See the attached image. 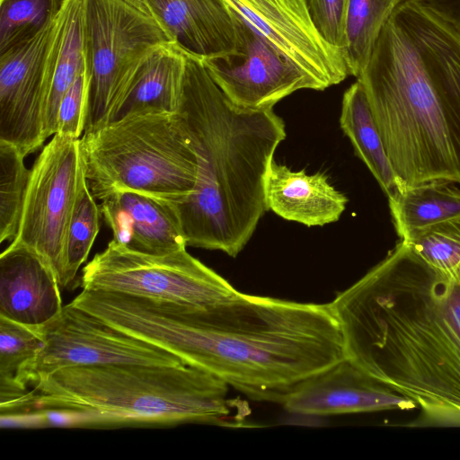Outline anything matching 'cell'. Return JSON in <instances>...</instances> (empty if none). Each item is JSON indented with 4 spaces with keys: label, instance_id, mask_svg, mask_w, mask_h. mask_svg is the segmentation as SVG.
<instances>
[{
    "label": "cell",
    "instance_id": "484cf974",
    "mask_svg": "<svg viewBox=\"0 0 460 460\" xmlns=\"http://www.w3.org/2000/svg\"><path fill=\"white\" fill-rule=\"evenodd\" d=\"M101 215L100 207L85 181L69 226L63 288L74 280L80 266L86 261L100 230Z\"/></svg>",
    "mask_w": 460,
    "mask_h": 460
},
{
    "label": "cell",
    "instance_id": "e0dca14e",
    "mask_svg": "<svg viewBox=\"0 0 460 460\" xmlns=\"http://www.w3.org/2000/svg\"><path fill=\"white\" fill-rule=\"evenodd\" d=\"M100 201L101 214L113 239L127 247L154 255L187 248L172 203L130 190L111 193Z\"/></svg>",
    "mask_w": 460,
    "mask_h": 460
},
{
    "label": "cell",
    "instance_id": "7c38bea8",
    "mask_svg": "<svg viewBox=\"0 0 460 460\" xmlns=\"http://www.w3.org/2000/svg\"><path fill=\"white\" fill-rule=\"evenodd\" d=\"M282 57L311 77L323 91L348 75L342 53L321 36L307 0H223Z\"/></svg>",
    "mask_w": 460,
    "mask_h": 460
},
{
    "label": "cell",
    "instance_id": "44dd1931",
    "mask_svg": "<svg viewBox=\"0 0 460 460\" xmlns=\"http://www.w3.org/2000/svg\"><path fill=\"white\" fill-rule=\"evenodd\" d=\"M340 125L349 138L356 155L388 196L397 185L396 175L374 119L367 94L358 80L343 94Z\"/></svg>",
    "mask_w": 460,
    "mask_h": 460
},
{
    "label": "cell",
    "instance_id": "8fae6325",
    "mask_svg": "<svg viewBox=\"0 0 460 460\" xmlns=\"http://www.w3.org/2000/svg\"><path fill=\"white\" fill-rule=\"evenodd\" d=\"M56 49L57 18L34 37L0 55V140L14 146L25 157L48 138Z\"/></svg>",
    "mask_w": 460,
    "mask_h": 460
},
{
    "label": "cell",
    "instance_id": "8992f818",
    "mask_svg": "<svg viewBox=\"0 0 460 460\" xmlns=\"http://www.w3.org/2000/svg\"><path fill=\"white\" fill-rule=\"evenodd\" d=\"M80 150L95 199L130 190L180 204L197 184V154L178 112L123 116L84 132Z\"/></svg>",
    "mask_w": 460,
    "mask_h": 460
},
{
    "label": "cell",
    "instance_id": "2e32d148",
    "mask_svg": "<svg viewBox=\"0 0 460 460\" xmlns=\"http://www.w3.org/2000/svg\"><path fill=\"white\" fill-rule=\"evenodd\" d=\"M169 40L201 60L239 53L235 17L223 0H146Z\"/></svg>",
    "mask_w": 460,
    "mask_h": 460
},
{
    "label": "cell",
    "instance_id": "f546056e",
    "mask_svg": "<svg viewBox=\"0 0 460 460\" xmlns=\"http://www.w3.org/2000/svg\"><path fill=\"white\" fill-rule=\"evenodd\" d=\"M141 13L152 17L146 0H123Z\"/></svg>",
    "mask_w": 460,
    "mask_h": 460
},
{
    "label": "cell",
    "instance_id": "4fadbf2b",
    "mask_svg": "<svg viewBox=\"0 0 460 460\" xmlns=\"http://www.w3.org/2000/svg\"><path fill=\"white\" fill-rule=\"evenodd\" d=\"M239 53L203 59L209 75L226 98L246 110L271 109L301 89L318 84L234 14Z\"/></svg>",
    "mask_w": 460,
    "mask_h": 460
},
{
    "label": "cell",
    "instance_id": "30bf717a",
    "mask_svg": "<svg viewBox=\"0 0 460 460\" xmlns=\"http://www.w3.org/2000/svg\"><path fill=\"white\" fill-rule=\"evenodd\" d=\"M40 328L43 346L19 377L23 389L66 367L187 365L173 354L120 332L71 303Z\"/></svg>",
    "mask_w": 460,
    "mask_h": 460
},
{
    "label": "cell",
    "instance_id": "ba28073f",
    "mask_svg": "<svg viewBox=\"0 0 460 460\" xmlns=\"http://www.w3.org/2000/svg\"><path fill=\"white\" fill-rule=\"evenodd\" d=\"M83 290L125 295L184 308H203L237 290L187 249L163 255L112 239L82 270Z\"/></svg>",
    "mask_w": 460,
    "mask_h": 460
},
{
    "label": "cell",
    "instance_id": "6da1fadb",
    "mask_svg": "<svg viewBox=\"0 0 460 460\" xmlns=\"http://www.w3.org/2000/svg\"><path fill=\"white\" fill-rule=\"evenodd\" d=\"M100 317L257 402L281 404L297 385L345 358L341 325L331 303L237 291L191 309L110 294Z\"/></svg>",
    "mask_w": 460,
    "mask_h": 460
},
{
    "label": "cell",
    "instance_id": "d4e9b609",
    "mask_svg": "<svg viewBox=\"0 0 460 460\" xmlns=\"http://www.w3.org/2000/svg\"><path fill=\"white\" fill-rule=\"evenodd\" d=\"M64 0H0V55L55 21Z\"/></svg>",
    "mask_w": 460,
    "mask_h": 460
},
{
    "label": "cell",
    "instance_id": "5bb4252c",
    "mask_svg": "<svg viewBox=\"0 0 460 460\" xmlns=\"http://www.w3.org/2000/svg\"><path fill=\"white\" fill-rule=\"evenodd\" d=\"M281 404L291 413L320 417L417 408L346 358L297 385Z\"/></svg>",
    "mask_w": 460,
    "mask_h": 460
},
{
    "label": "cell",
    "instance_id": "277c9868",
    "mask_svg": "<svg viewBox=\"0 0 460 460\" xmlns=\"http://www.w3.org/2000/svg\"><path fill=\"white\" fill-rule=\"evenodd\" d=\"M178 114L196 151L193 193L173 204L187 246L235 257L267 212L265 176L285 137L284 121L273 108L246 110L233 104L201 59L185 53Z\"/></svg>",
    "mask_w": 460,
    "mask_h": 460
},
{
    "label": "cell",
    "instance_id": "52a82bcc",
    "mask_svg": "<svg viewBox=\"0 0 460 460\" xmlns=\"http://www.w3.org/2000/svg\"><path fill=\"white\" fill-rule=\"evenodd\" d=\"M83 24L87 132L115 119L144 59L171 40L152 17L123 0H84Z\"/></svg>",
    "mask_w": 460,
    "mask_h": 460
},
{
    "label": "cell",
    "instance_id": "603a6c76",
    "mask_svg": "<svg viewBox=\"0 0 460 460\" xmlns=\"http://www.w3.org/2000/svg\"><path fill=\"white\" fill-rule=\"evenodd\" d=\"M43 346L40 327H31L0 316V397L1 407L22 399L28 390L19 377Z\"/></svg>",
    "mask_w": 460,
    "mask_h": 460
},
{
    "label": "cell",
    "instance_id": "9c48e42d",
    "mask_svg": "<svg viewBox=\"0 0 460 460\" xmlns=\"http://www.w3.org/2000/svg\"><path fill=\"white\" fill-rule=\"evenodd\" d=\"M86 181L80 138L56 133L31 169L16 237L40 254L63 288L68 231Z\"/></svg>",
    "mask_w": 460,
    "mask_h": 460
},
{
    "label": "cell",
    "instance_id": "7402d4cb",
    "mask_svg": "<svg viewBox=\"0 0 460 460\" xmlns=\"http://www.w3.org/2000/svg\"><path fill=\"white\" fill-rule=\"evenodd\" d=\"M403 0H348L343 58L349 75L358 77L387 20Z\"/></svg>",
    "mask_w": 460,
    "mask_h": 460
},
{
    "label": "cell",
    "instance_id": "83f0119b",
    "mask_svg": "<svg viewBox=\"0 0 460 460\" xmlns=\"http://www.w3.org/2000/svg\"><path fill=\"white\" fill-rule=\"evenodd\" d=\"M348 0H307L313 22L332 47L342 53L345 49V13Z\"/></svg>",
    "mask_w": 460,
    "mask_h": 460
},
{
    "label": "cell",
    "instance_id": "7a4b0ae2",
    "mask_svg": "<svg viewBox=\"0 0 460 460\" xmlns=\"http://www.w3.org/2000/svg\"><path fill=\"white\" fill-rule=\"evenodd\" d=\"M331 305L345 358L413 401L414 425L460 426V262L401 240Z\"/></svg>",
    "mask_w": 460,
    "mask_h": 460
},
{
    "label": "cell",
    "instance_id": "9a60e30c",
    "mask_svg": "<svg viewBox=\"0 0 460 460\" xmlns=\"http://www.w3.org/2000/svg\"><path fill=\"white\" fill-rule=\"evenodd\" d=\"M57 275L43 258L14 243L0 256V316L41 327L63 309Z\"/></svg>",
    "mask_w": 460,
    "mask_h": 460
},
{
    "label": "cell",
    "instance_id": "3957f363",
    "mask_svg": "<svg viewBox=\"0 0 460 460\" xmlns=\"http://www.w3.org/2000/svg\"><path fill=\"white\" fill-rule=\"evenodd\" d=\"M357 80L396 187L460 185V32L421 0H403Z\"/></svg>",
    "mask_w": 460,
    "mask_h": 460
},
{
    "label": "cell",
    "instance_id": "cb8c5ba5",
    "mask_svg": "<svg viewBox=\"0 0 460 460\" xmlns=\"http://www.w3.org/2000/svg\"><path fill=\"white\" fill-rule=\"evenodd\" d=\"M14 146L0 140V242L17 234L31 169Z\"/></svg>",
    "mask_w": 460,
    "mask_h": 460
},
{
    "label": "cell",
    "instance_id": "5b68a950",
    "mask_svg": "<svg viewBox=\"0 0 460 460\" xmlns=\"http://www.w3.org/2000/svg\"><path fill=\"white\" fill-rule=\"evenodd\" d=\"M31 386L25 410L48 411L51 425L241 428L250 412L223 380L190 365L66 367Z\"/></svg>",
    "mask_w": 460,
    "mask_h": 460
},
{
    "label": "cell",
    "instance_id": "f1b7e54d",
    "mask_svg": "<svg viewBox=\"0 0 460 460\" xmlns=\"http://www.w3.org/2000/svg\"><path fill=\"white\" fill-rule=\"evenodd\" d=\"M460 32V0H421Z\"/></svg>",
    "mask_w": 460,
    "mask_h": 460
},
{
    "label": "cell",
    "instance_id": "d6986e66",
    "mask_svg": "<svg viewBox=\"0 0 460 460\" xmlns=\"http://www.w3.org/2000/svg\"><path fill=\"white\" fill-rule=\"evenodd\" d=\"M185 66V52L173 42L155 47L139 66L113 120L140 111L177 112Z\"/></svg>",
    "mask_w": 460,
    "mask_h": 460
},
{
    "label": "cell",
    "instance_id": "4316f807",
    "mask_svg": "<svg viewBox=\"0 0 460 460\" xmlns=\"http://www.w3.org/2000/svg\"><path fill=\"white\" fill-rule=\"evenodd\" d=\"M88 113V78L84 68L63 96L58 112V134L80 138Z\"/></svg>",
    "mask_w": 460,
    "mask_h": 460
},
{
    "label": "cell",
    "instance_id": "ffe728a7",
    "mask_svg": "<svg viewBox=\"0 0 460 460\" xmlns=\"http://www.w3.org/2000/svg\"><path fill=\"white\" fill-rule=\"evenodd\" d=\"M387 197L401 239L416 231L460 218V189L452 182L431 181L396 187Z\"/></svg>",
    "mask_w": 460,
    "mask_h": 460
},
{
    "label": "cell",
    "instance_id": "ac0fdd59",
    "mask_svg": "<svg viewBox=\"0 0 460 460\" xmlns=\"http://www.w3.org/2000/svg\"><path fill=\"white\" fill-rule=\"evenodd\" d=\"M264 190L269 210L306 226L337 221L348 203V198L330 183L326 174L295 172L274 160L265 176Z\"/></svg>",
    "mask_w": 460,
    "mask_h": 460
}]
</instances>
